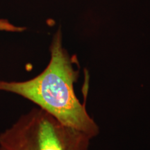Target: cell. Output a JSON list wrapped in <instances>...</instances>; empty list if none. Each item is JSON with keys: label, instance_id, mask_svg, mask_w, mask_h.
Masks as SVG:
<instances>
[{"label": "cell", "instance_id": "7a4b0ae2", "mask_svg": "<svg viewBox=\"0 0 150 150\" xmlns=\"http://www.w3.org/2000/svg\"><path fill=\"white\" fill-rule=\"evenodd\" d=\"M92 139L37 107L0 134V150H88Z\"/></svg>", "mask_w": 150, "mask_h": 150}, {"label": "cell", "instance_id": "6da1fadb", "mask_svg": "<svg viewBox=\"0 0 150 150\" xmlns=\"http://www.w3.org/2000/svg\"><path fill=\"white\" fill-rule=\"evenodd\" d=\"M50 53V63L40 74L24 81L0 80V91L20 95L63 125L95 138L99 134V127L75 94L74 84L77 81L79 71L63 48L61 30L54 35Z\"/></svg>", "mask_w": 150, "mask_h": 150}]
</instances>
